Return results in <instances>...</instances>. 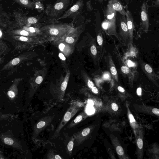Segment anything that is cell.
Segmentation results:
<instances>
[{"mask_svg": "<svg viewBox=\"0 0 159 159\" xmlns=\"http://www.w3.org/2000/svg\"><path fill=\"white\" fill-rule=\"evenodd\" d=\"M117 11L107 5L104 11L105 20L102 24V28L109 33H114L116 31Z\"/></svg>", "mask_w": 159, "mask_h": 159, "instance_id": "obj_1", "label": "cell"}, {"mask_svg": "<svg viewBox=\"0 0 159 159\" xmlns=\"http://www.w3.org/2000/svg\"><path fill=\"white\" fill-rule=\"evenodd\" d=\"M70 2V0H57L50 8L48 17L57 20L66 11Z\"/></svg>", "mask_w": 159, "mask_h": 159, "instance_id": "obj_2", "label": "cell"}, {"mask_svg": "<svg viewBox=\"0 0 159 159\" xmlns=\"http://www.w3.org/2000/svg\"><path fill=\"white\" fill-rule=\"evenodd\" d=\"M78 110L77 106L76 104L74 103H72L65 113L59 125L52 136V139H55L59 136L62 129L76 113Z\"/></svg>", "mask_w": 159, "mask_h": 159, "instance_id": "obj_3", "label": "cell"}, {"mask_svg": "<svg viewBox=\"0 0 159 159\" xmlns=\"http://www.w3.org/2000/svg\"><path fill=\"white\" fill-rule=\"evenodd\" d=\"M84 6L83 0H78L69 8L57 20L67 18H73L80 15L82 12Z\"/></svg>", "mask_w": 159, "mask_h": 159, "instance_id": "obj_4", "label": "cell"}, {"mask_svg": "<svg viewBox=\"0 0 159 159\" xmlns=\"http://www.w3.org/2000/svg\"><path fill=\"white\" fill-rule=\"evenodd\" d=\"M53 118V116H47L40 119L34 126L33 138L35 139L42 131L49 126Z\"/></svg>", "mask_w": 159, "mask_h": 159, "instance_id": "obj_5", "label": "cell"}, {"mask_svg": "<svg viewBox=\"0 0 159 159\" xmlns=\"http://www.w3.org/2000/svg\"><path fill=\"white\" fill-rule=\"evenodd\" d=\"M0 138L4 143L20 150L22 149L20 142L13 136L11 131L1 133Z\"/></svg>", "mask_w": 159, "mask_h": 159, "instance_id": "obj_6", "label": "cell"}, {"mask_svg": "<svg viewBox=\"0 0 159 159\" xmlns=\"http://www.w3.org/2000/svg\"><path fill=\"white\" fill-rule=\"evenodd\" d=\"M140 27L145 33L148 32L149 27V21L147 4L143 2L141 5L140 9Z\"/></svg>", "mask_w": 159, "mask_h": 159, "instance_id": "obj_7", "label": "cell"}, {"mask_svg": "<svg viewBox=\"0 0 159 159\" xmlns=\"http://www.w3.org/2000/svg\"><path fill=\"white\" fill-rule=\"evenodd\" d=\"M116 23L119 27L120 34L127 40H129V34L126 16L116 12Z\"/></svg>", "mask_w": 159, "mask_h": 159, "instance_id": "obj_8", "label": "cell"}, {"mask_svg": "<svg viewBox=\"0 0 159 159\" xmlns=\"http://www.w3.org/2000/svg\"><path fill=\"white\" fill-rule=\"evenodd\" d=\"M139 63L143 71L148 79L156 85L158 86L157 81L158 77L152 67L140 59L139 60Z\"/></svg>", "mask_w": 159, "mask_h": 159, "instance_id": "obj_9", "label": "cell"}, {"mask_svg": "<svg viewBox=\"0 0 159 159\" xmlns=\"http://www.w3.org/2000/svg\"><path fill=\"white\" fill-rule=\"evenodd\" d=\"M137 145V155L138 158H142L143 155V129H139L135 136Z\"/></svg>", "mask_w": 159, "mask_h": 159, "instance_id": "obj_10", "label": "cell"}, {"mask_svg": "<svg viewBox=\"0 0 159 159\" xmlns=\"http://www.w3.org/2000/svg\"><path fill=\"white\" fill-rule=\"evenodd\" d=\"M126 11V17L127 19V26L129 34V43L131 45H132L134 27V19L130 11L128 10H127Z\"/></svg>", "mask_w": 159, "mask_h": 159, "instance_id": "obj_11", "label": "cell"}, {"mask_svg": "<svg viewBox=\"0 0 159 159\" xmlns=\"http://www.w3.org/2000/svg\"><path fill=\"white\" fill-rule=\"evenodd\" d=\"M111 138L119 158L123 159L128 158L125 154L124 149L117 138L111 135Z\"/></svg>", "mask_w": 159, "mask_h": 159, "instance_id": "obj_12", "label": "cell"}, {"mask_svg": "<svg viewBox=\"0 0 159 159\" xmlns=\"http://www.w3.org/2000/svg\"><path fill=\"white\" fill-rule=\"evenodd\" d=\"M107 5L121 15L126 16V11L119 0H108Z\"/></svg>", "mask_w": 159, "mask_h": 159, "instance_id": "obj_13", "label": "cell"}, {"mask_svg": "<svg viewBox=\"0 0 159 159\" xmlns=\"http://www.w3.org/2000/svg\"><path fill=\"white\" fill-rule=\"evenodd\" d=\"M126 106L127 109V116L129 121V124L131 127L134 131L135 136H136L137 132L139 128V125L134 116L131 113L128 105L126 103Z\"/></svg>", "mask_w": 159, "mask_h": 159, "instance_id": "obj_14", "label": "cell"}, {"mask_svg": "<svg viewBox=\"0 0 159 159\" xmlns=\"http://www.w3.org/2000/svg\"><path fill=\"white\" fill-rule=\"evenodd\" d=\"M22 7L32 9L35 7L34 3L31 0H13Z\"/></svg>", "mask_w": 159, "mask_h": 159, "instance_id": "obj_15", "label": "cell"}, {"mask_svg": "<svg viewBox=\"0 0 159 159\" xmlns=\"http://www.w3.org/2000/svg\"><path fill=\"white\" fill-rule=\"evenodd\" d=\"M87 116V115L84 112L82 113L77 116L74 120L69 124L67 126V128H70L74 126L86 118Z\"/></svg>", "mask_w": 159, "mask_h": 159, "instance_id": "obj_16", "label": "cell"}, {"mask_svg": "<svg viewBox=\"0 0 159 159\" xmlns=\"http://www.w3.org/2000/svg\"><path fill=\"white\" fill-rule=\"evenodd\" d=\"M46 158L48 159H61L62 158L61 156L57 154L53 150H50L46 156Z\"/></svg>", "mask_w": 159, "mask_h": 159, "instance_id": "obj_17", "label": "cell"}, {"mask_svg": "<svg viewBox=\"0 0 159 159\" xmlns=\"http://www.w3.org/2000/svg\"><path fill=\"white\" fill-rule=\"evenodd\" d=\"M74 137H72L67 145V152L69 155H71L72 153L74 145Z\"/></svg>", "mask_w": 159, "mask_h": 159, "instance_id": "obj_18", "label": "cell"}, {"mask_svg": "<svg viewBox=\"0 0 159 159\" xmlns=\"http://www.w3.org/2000/svg\"><path fill=\"white\" fill-rule=\"evenodd\" d=\"M91 130V128L89 127H87L84 129L80 133L79 136L82 137V138L85 137L89 134Z\"/></svg>", "mask_w": 159, "mask_h": 159, "instance_id": "obj_19", "label": "cell"}, {"mask_svg": "<svg viewBox=\"0 0 159 159\" xmlns=\"http://www.w3.org/2000/svg\"><path fill=\"white\" fill-rule=\"evenodd\" d=\"M67 85V82L66 80L63 81L61 84L60 89L62 92H64L66 90Z\"/></svg>", "mask_w": 159, "mask_h": 159, "instance_id": "obj_20", "label": "cell"}, {"mask_svg": "<svg viewBox=\"0 0 159 159\" xmlns=\"http://www.w3.org/2000/svg\"><path fill=\"white\" fill-rule=\"evenodd\" d=\"M121 71L124 74H128L130 72V70L129 68L127 66H124L121 68Z\"/></svg>", "mask_w": 159, "mask_h": 159, "instance_id": "obj_21", "label": "cell"}, {"mask_svg": "<svg viewBox=\"0 0 159 159\" xmlns=\"http://www.w3.org/2000/svg\"><path fill=\"white\" fill-rule=\"evenodd\" d=\"M102 78L103 79L105 80H110L111 79L110 75L108 72H106L103 74Z\"/></svg>", "mask_w": 159, "mask_h": 159, "instance_id": "obj_22", "label": "cell"}, {"mask_svg": "<svg viewBox=\"0 0 159 159\" xmlns=\"http://www.w3.org/2000/svg\"><path fill=\"white\" fill-rule=\"evenodd\" d=\"M110 70L111 72L113 75L115 76L117 75V70L114 66H111L110 67Z\"/></svg>", "mask_w": 159, "mask_h": 159, "instance_id": "obj_23", "label": "cell"}, {"mask_svg": "<svg viewBox=\"0 0 159 159\" xmlns=\"http://www.w3.org/2000/svg\"><path fill=\"white\" fill-rule=\"evenodd\" d=\"M66 41L69 43H72L74 41V39L71 37H68L66 39Z\"/></svg>", "mask_w": 159, "mask_h": 159, "instance_id": "obj_24", "label": "cell"}, {"mask_svg": "<svg viewBox=\"0 0 159 159\" xmlns=\"http://www.w3.org/2000/svg\"><path fill=\"white\" fill-rule=\"evenodd\" d=\"M90 51L93 55H95L97 53V51L96 47L94 45H92L90 48Z\"/></svg>", "mask_w": 159, "mask_h": 159, "instance_id": "obj_25", "label": "cell"}, {"mask_svg": "<svg viewBox=\"0 0 159 159\" xmlns=\"http://www.w3.org/2000/svg\"><path fill=\"white\" fill-rule=\"evenodd\" d=\"M97 41L99 45H102L103 43V39L102 37L100 35H98L97 36Z\"/></svg>", "mask_w": 159, "mask_h": 159, "instance_id": "obj_26", "label": "cell"}, {"mask_svg": "<svg viewBox=\"0 0 159 159\" xmlns=\"http://www.w3.org/2000/svg\"><path fill=\"white\" fill-rule=\"evenodd\" d=\"M111 107L112 110L114 111H116L118 109V107L117 105L114 102L111 103Z\"/></svg>", "mask_w": 159, "mask_h": 159, "instance_id": "obj_27", "label": "cell"}, {"mask_svg": "<svg viewBox=\"0 0 159 159\" xmlns=\"http://www.w3.org/2000/svg\"><path fill=\"white\" fill-rule=\"evenodd\" d=\"M28 20L29 22L31 24H34L36 23L37 20V19L34 17H30L28 18Z\"/></svg>", "mask_w": 159, "mask_h": 159, "instance_id": "obj_28", "label": "cell"}, {"mask_svg": "<svg viewBox=\"0 0 159 159\" xmlns=\"http://www.w3.org/2000/svg\"><path fill=\"white\" fill-rule=\"evenodd\" d=\"M43 80L42 77L41 76H39L36 78L35 82L37 84H40L42 82Z\"/></svg>", "mask_w": 159, "mask_h": 159, "instance_id": "obj_29", "label": "cell"}, {"mask_svg": "<svg viewBox=\"0 0 159 159\" xmlns=\"http://www.w3.org/2000/svg\"><path fill=\"white\" fill-rule=\"evenodd\" d=\"M87 85L89 88L91 89L94 86L93 82L90 80H88L87 81Z\"/></svg>", "mask_w": 159, "mask_h": 159, "instance_id": "obj_30", "label": "cell"}, {"mask_svg": "<svg viewBox=\"0 0 159 159\" xmlns=\"http://www.w3.org/2000/svg\"><path fill=\"white\" fill-rule=\"evenodd\" d=\"M20 61V60L19 58H16L12 60L11 63L13 65H16L19 63Z\"/></svg>", "mask_w": 159, "mask_h": 159, "instance_id": "obj_31", "label": "cell"}, {"mask_svg": "<svg viewBox=\"0 0 159 159\" xmlns=\"http://www.w3.org/2000/svg\"><path fill=\"white\" fill-rule=\"evenodd\" d=\"M136 93L138 95L141 96L142 93V89L141 87H138L136 90Z\"/></svg>", "mask_w": 159, "mask_h": 159, "instance_id": "obj_32", "label": "cell"}, {"mask_svg": "<svg viewBox=\"0 0 159 159\" xmlns=\"http://www.w3.org/2000/svg\"><path fill=\"white\" fill-rule=\"evenodd\" d=\"M20 34L21 35L24 36H28L29 35L28 32L25 30H21L20 32Z\"/></svg>", "mask_w": 159, "mask_h": 159, "instance_id": "obj_33", "label": "cell"}, {"mask_svg": "<svg viewBox=\"0 0 159 159\" xmlns=\"http://www.w3.org/2000/svg\"><path fill=\"white\" fill-rule=\"evenodd\" d=\"M153 6L155 7H159V0H155L153 4Z\"/></svg>", "mask_w": 159, "mask_h": 159, "instance_id": "obj_34", "label": "cell"}, {"mask_svg": "<svg viewBox=\"0 0 159 159\" xmlns=\"http://www.w3.org/2000/svg\"><path fill=\"white\" fill-rule=\"evenodd\" d=\"M92 92L95 94H97L98 93V90L94 86L91 89Z\"/></svg>", "mask_w": 159, "mask_h": 159, "instance_id": "obj_35", "label": "cell"}, {"mask_svg": "<svg viewBox=\"0 0 159 159\" xmlns=\"http://www.w3.org/2000/svg\"><path fill=\"white\" fill-rule=\"evenodd\" d=\"M65 47V45L63 43H61L59 45V49H60V50L61 51H62L63 50Z\"/></svg>", "mask_w": 159, "mask_h": 159, "instance_id": "obj_36", "label": "cell"}, {"mask_svg": "<svg viewBox=\"0 0 159 159\" xmlns=\"http://www.w3.org/2000/svg\"><path fill=\"white\" fill-rule=\"evenodd\" d=\"M127 64L129 67L134 66V64L131 61L128 60L127 62Z\"/></svg>", "mask_w": 159, "mask_h": 159, "instance_id": "obj_37", "label": "cell"}, {"mask_svg": "<svg viewBox=\"0 0 159 159\" xmlns=\"http://www.w3.org/2000/svg\"><path fill=\"white\" fill-rule=\"evenodd\" d=\"M117 89L121 93H124L125 91L124 88L120 86H118Z\"/></svg>", "mask_w": 159, "mask_h": 159, "instance_id": "obj_38", "label": "cell"}, {"mask_svg": "<svg viewBox=\"0 0 159 159\" xmlns=\"http://www.w3.org/2000/svg\"><path fill=\"white\" fill-rule=\"evenodd\" d=\"M59 57L62 60H66V57L62 53H60L59 54Z\"/></svg>", "mask_w": 159, "mask_h": 159, "instance_id": "obj_39", "label": "cell"}, {"mask_svg": "<svg viewBox=\"0 0 159 159\" xmlns=\"http://www.w3.org/2000/svg\"><path fill=\"white\" fill-rule=\"evenodd\" d=\"M20 39L23 41H26L28 40V39L27 38L24 36L20 37Z\"/></svg>", "mask_w": 159, "mask_h": 159, "instance_id": "obj_40", "label": "cell"}, {"mask_svg": "<svg viewBox=\"0 0 159 159\" xmlns=\"http://www.w3.org/2000/svg\"><path fill=\"white\" fill-rule=\"evenodd\" d=\"M30 31L31 33H34L35 32V29L33 27H30L29 28Z\"/></svg>", "mask_w": 159, "mask_h": 159, "instance_id": "obj_41", "label": "cell"}, {"mask_svg": "<svg viewBox=\"0 0 159 159\" xmlns=\"http://www.w3.org/2000/svg\"><path fill=\"white\" fill-rule=\"evenodd\" d=\"M93 109H90V108H89V110H88V112H89V113L90 114V112H91L92 113H93Z\"/></svg>", "mask_w": 159, "mask_h": 159, "instance_id": "obj_42", "label": "cell"}, {"mask_svg": "<svg viewBox=\"0 0 159 159\" xmlns=\"http://www.w3.org/2000/svg\"><path fill=\"white\" fill-rule=\"evenodd\" d=\"M0 37H1V36H2V31H1V30H0Z\"/></svg>", "mask_w": 159, "mask_h": 159, "instance_id": "obj_43", "label": "cell"}, {"mask_svg": "<svg viewBox=\"0 0 159 159\" xmlns=\"http://www.w3.org/2000/svg\"><path fill=\"white\" fill-rule=\"evenodd\" d=\"M98 1L100 2H102L103 0H98Z\"/></svg>", "mask_w": 159, "mask_h": 159, "instance_id": "obj_44", "label": "cell"}, {"mask_svg": "<svg viewBox=\"0 0 159 159\" xmlns=\"http://www.w3.org/2000/svg\"><path fill=\"white\" fill-rule=\"evenodd\" d=\"M158 52H159V43L158 45Z\"/></svg>", "mask_w": 159, "mask_h": 159, "instance_id": "obj_45", "label": "cell"}, {"mask_svg": "<svg viewBox=\"0 0 159 159\" xmlns=\"http://www.w3.org/2000/svg\"><path fill=\"white\" fill-rule=\"evenodd\" d=\"M158 21H157L158 22V23H159V17H158Z\"/></svg>", "mask_w": 159, "mask_h": 159, "instance_id": "obj_46", "label": "cell"}, {"mask_svg": "<svg viewBox=\"0 0 159 159\" xmlns=\"http://www.w3.org/2000/svg\"><path fill=\"white\" fill-rule=\"evenodd\" d=\"M158 78H159V77H158Z\"/></svg>", "mask_w": 159, "mask_h": 159, "instance_id": "obj_47", "label": "cell"}]
</instances>
